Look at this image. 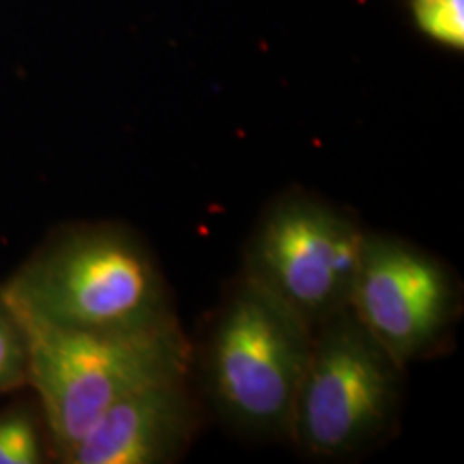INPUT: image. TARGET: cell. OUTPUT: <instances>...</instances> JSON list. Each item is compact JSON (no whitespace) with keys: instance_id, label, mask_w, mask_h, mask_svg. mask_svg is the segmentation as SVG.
Here are the masks:
<instances>
[{"instance_id":"5","label":"cell","mask_w":464,"mask_h":464,"mask_svg":"<svg viewBox=\"0 0 464 464\" xmlns=\"http://www.w3.org/2000/svg\"><path fill=\"white\" fill-rule=\"evenodd\" d=\"M365 232L332 202L301 191L282 196L249 239L243 277L314 329L348 310Z\"/></svg>"},{"instance_id":"7","label":"cell","mask_w":464,"mask_h":464,"mask_svg":"<svg viewBox=\"0 0 464 464\" xmlns=\"http://www.w3.org/2000/svg\"><path fill=\"white\" fill-rule=\"evenodd\" d=\"M188 376L144 385L114 402L78 440L63 464H166L196 430Z\"/></svg>"},{"instance_id":"6","label":"cell","mask_w":464,"mask_h":464,"mask_svg":"<svg viewBox=\"0 0 464 464\" xmlns=\"http://www.w3.org/2000/svg\"><path fill=\"white\" fill-rule=\"evenodd\" d=\"M454 301L437 258L398 237L365 232L348 310L402 368L437 344Z\"/></svg>"},{"instance_id":"8","label":"cell","mask_w":464,"mask_h":464,"mask_svg":"<svg viewBox=\"0 0 464 464\" xmlns=\"http://www.w3.org/2000/svg\"><path fill=\"white\" fill-rule=\"evenodd\" d=\"M48 456V432L39 406L15 402L0 409V464H42Z\"/></svg>"},{"instance_id":"3","label":"cell","mask_w":464,"mask_h":464,"mask_svg":"<svg viewBox=\"0 0 464 464\" xmlns=\"http://www.w3.org/2000/svg\"><path fill=\"white\" fill-rule=\"evenodd\" d=\"M310 342L304 318L241 276L207 340V392L218 413L252 437L288 439Z\"/></svg>"},{"instance_id":"1","label":"cell","mask_w":464,"mask_h":464,"mask_svg":"<svg viewBox=\"0 0 464 464\" xmlns=\"http://www.w3.org/2000/svg\"><path fill=\"white\" fill-rule=\"evenodd\" d=\"M15 316L78 332H142L177 321L153 254L119 224L50 235L0 284Z\"/></svg>"},{"instance_id":"4","label":"cell","mask_w":464,"mask_h":464,"mask_svg":"<svg viewBox=\"0 0 464 464\" xmlns=\"http://www.w3.org/2000/svg\"><path fill=\"white\" fill-rule=\"evenodd\" d=\"M404 368L351 310L312 329L288 439L312 458L362 454L396 420Z\"/></svg>"},{"instance_id":"9","label":"cell","mask_w":464,"mask_h":464,"mask_svg":"<svg viewBox=\"0 0 464 464\" xmlns=\"http://www.w3.org/2000/svg\"><path fill=\"white\" fill-rule=\"evenodd\" d=\"M26 338L15 312L0 297V398L26 387Z\"/></svg>"},{"instance_id":"2","label":"cell","mask_w":464,"mask_h":464,"mask_svg":"<svg viewBox=\"0 0 464 464\" xmlns=\"http://www.w3.org/2000/svg\"><path fill=\"white\" fill-rule=\"evenodd\" d=\"M50 454L63 462L114 402L150 382L188 376L189 344L179 321L142 332H78L17 316Z\"/></svg>"},{"instance_id":"10","label":"cell","mask_w":464,"mask_h":464,"mask_svg":"<svg viewBox=\"0 0 464 464\" xmlns=\"http://www.w3.org/2000/svg\"><path fill=\"white\" fill-rule=\"evenodd\" d=\"M413 15L432 42L458 50L464 45V0H413Z\"/></svg>"}]
</instances>
